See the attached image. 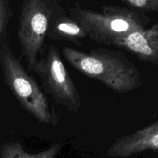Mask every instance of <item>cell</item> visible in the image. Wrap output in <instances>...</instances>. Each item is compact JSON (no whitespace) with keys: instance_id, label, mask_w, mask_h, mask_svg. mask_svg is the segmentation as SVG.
<instances>
[{"instance_id":"6da1fadb","label":"cell","mask_w":158,"mask_h":158,"mask_svg":"<svg viewBox=\"0 0 158 158\" xmlns=\"http://www.w3.org/2000/svg\"><path fill=\"white\" fill-rule=\"evenodd\" d=\"M62 53L74 69L102 82L114 92L126 93L137 86L136 69L122 52L106 49H94L86 52L64 46Z\"/></svg>"},{"instance_id":"3957f363","label":"cell","mask_w":158,"mask_h":158,"mask_svg":"<svg viewBox=\"0 0 158 158\" xmlns=\"http://www.w3.org/2000/svg\"><path fill=\"white\" fill-rule=\"evenodd\" d=\"M102 12L86 9L75 4L68 8L73 19L93 41L111 45L126 35L140 30L139 18L125 8L103 6Z\"/></svg>"},{"instance_id":"7a4b0ae2","label":"cell","mask_w":158,"mask_h":158,"mask_svg":"<svg viewBox=\"0 0 158 158\" xmlns=\"http://www.w3.org/2000/svg\"><path fill=\"white\" fill-rule=\"evenodd\" d=\"M0 64L6 86L22 107L40 123L56 126L60 120L55 108L13 53L9 37L0 44Z\"/></svg>"},{"instance_id":"ba28073f","label":"cell","mask_w":158,"mask_h":158,"mask_svg":"<svg viewBox=\"0 0 158 158\" xmlns=\"http://www.w3.org/2000/svg\"><path fill=\"white\" fill-rule=\"evenodd\" d=\"M12 15L10 3L7 0H0V44L9 37L8 26Z\"/></svg>"},{"instance_id":"8992f818","label":"cell","mask_w":158,"mask_h":158,"mask_svg":"<svg viewBox=\"0 0 158 158\" xmlns=\"http://www.w3.org/2000/svg\"><path fill=\"white\" fill-rule=\"evenodd\" d=\"M46 37L55 41L64 40L81 46L80 41L87 36L81 26L71 17H68L56 2Z\"/></svg>"},{"instance_id":"5b68a950","label":"cell","mask_w":158,"mask_h":158,"mask_svg":"<svg viewBox=\"0 0 158 158\" xmlns=\"http://www.w3.org/2000/svg\"><path fill=\"white\" fill-rule=\"evenodd\" d=\"M41 80L43 89L58 104L70 112L77 113L81 107V97L69 76L58 49L50 44L44 56L33 69Z\"/></svg>"},{"instance_id":"277c9868","label":"cell","mask_w":158,"mask_h":158,"mask_svg":"<svg viewBox=\"0 0 158 158\" xmlns=\"http://www.w3.org/2000/svg\"><path fill=\"white\" fill-rule=\"evenodd\" d=\"M56 1L26 0L20 9L17 36L29 71H33L43 49Z\"/></svg>"},{"instance_id":"52a82bcc","label":"cell","mask_w":158,"mask_h":158,"mask_svg":"<svg viewBox=\"0 0 158 158\" xmlns=\"http://www.w3.org/2000/svg\"><path fill=\"white\" fill-rule=\"evenodd\" d=\"M60 149L61 146L59 143H54L38 154H29L25 151L21 143L11 141L2 145L0 154L1 158H55Z\"/></svg>"}]
</instances>
